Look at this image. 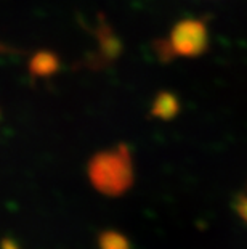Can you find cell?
<instances>
[{
    "mask_svg": "<svg viewBox=\"0 0 247 249\" xmlns=\"http://www.w3.org/2000/svg\"><path fill=\"white\" fill-rule=\"evenodd\" d=\"M98 248L99 249H132L127 236L115 230L103 231L98 238Z\"/></svg>",
    "mask_w": 247,
    "mask_h": 249,
    "instance_id": "obj_4",
    "label": "cell"
},
{
    "mask_svg": "<svg viewBox=\"0 0 247 249\" xmlns=\"http://www.w3.org/2000/svg\"><path fill=\"white\" fill-rule=\"evenodd\" d=\"M234 211L247 224V195H239L234 201Z\"/></svg>",
    "mask_w": 247,
    "mask_h": 249,
    "instance_id": "obj_5",
    "label": "cell"
},
{
    "mask_svg": "<svg viewBox=\"0 0 247 249\" xmlns=\"http://www.w3.org/2000/svg\"><path fill=\"white\" fill-rule=\"evenodd\" d=\"M209 47V26L198 18H185L172 26L164 39L156 42L154 50L162 61L175 58H196Z\"/></svg>",
    "mask_w": 247,
    "mask_h": 249,
    "instance_id": "obj_2",
    "label": "cell"
},
{
    "mask_svg": "<svg viewBox=\"0 0 247 249\" xmlns=\"http://www.w3.org/2000/svg\"><path fill=\"white\" fill-rule=\"evenodd\" d=\"M3 249H18V248L12 241H3Z\"/></svg>",
    "mask_w": 247,
    "mask_h": 249,
    "instance_id": "obj_6",
    "label": "cell"
},
{
    "mask_svg": "<svg viewBox=\"0 0 247 249\" xmlns=\"http://www.w3.org/2000/svg\"><path fill=\"white\" fill-rule=\"evenodd\" d=\"M93 188L108 196H120L133 185V161L129 146L117 145L99 151L88 162Z\"/></svg>",
    "mask_w": 247,
    "mask_h": 249,
    "instance_id": "obj_1",
    "label": "cell"
},
{
    "mask_svg": "<svg viewBox=\"0 0 247 249\" xmlns=\"http://www.w3.org/2000/svg\"><path fill=\"white\" fill-rule=\"evenodd\" d=\"M178 111H180V103H178L177 97H173L169 92H162L157 95L151 107L152 116L159 119H172Z\"/></svg>",
    "mask_w": 247,
    "mask_h": 249,
    "instance_id": "obj_3",
    "label": "cell"
}]
</instances>
